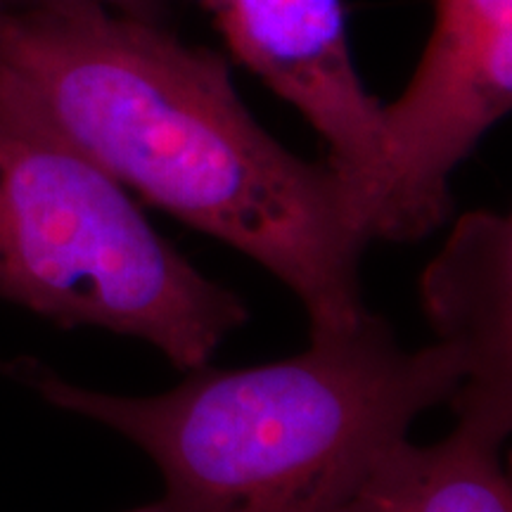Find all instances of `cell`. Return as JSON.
Here are the masks:
<instances>
[{
    "mask_svg": "<svg viewBox=\"0 0 512 512\" xmlns=\"http://www.w3.org/2000/svg\"><path fill=\"white\" fill-rule=\"evenodd\" d=\"M0 72L133 197L264 266L313 335L368 316L351 185L252 117L214 50L105 8L0 10Z\"/></svg>",
    "mask_w": 512,
    "mask_h": 512,
    "instance_id": "1",
    "label": "cell"
},
{
    "mask_svg": "<svg viewBox=\"0 0 512 512\" xmlns=\"http://www.w3.org/2000/svg\"><path fill=\"white\" fill-rule=\"evenodd\" d=\"M512 107V0H434L418 67L382 105L373 240L415 242L453 211L451 176Z\"/></svg>",
    "mask_w": 512,
    "mask_h": 512,
    "instance_id": "4",
    "label": "cell"
},
{
    "mask_svg": "<svg viewBox=\"0 0 512 512\" xmlns=\"http://www.w3.org/2000/svg\"><path fill=\"white\" fill-rule=\"evenodd\" d=\"M192 3H197V5H200V8H204L211 17H214L216 12L223 8V3H226V0H192Z\"/></svg>",
    "mask_w": 512,
    "mask_h": 512,
    "instance_id": "9",
    "label": "cell"
},
{
    "mask_svg": "<svg viewBox=\"0 0 512 512\" xmlns=\"http://www.w3.org/2000/svg\"><path fill=\"white\" fill-rule=\"evenodd\" d=\"M0 302L64 330L147 342L188 370L247 323L245 299L190 264L136 197L0 72Z\"/></svg>",
    "mask_w": 512,
    "mask_h": 512,
    "instance_id": "3",
    "label": "cell"
},
{
    "mask_svg": "<svg viewBox=\"0 0 512 512\" xmlns=\"http://www.w3.org/2000/svg\"><path fill=\"white\" fill-rule=\"evenodd\" d=\"M214 22L230 53L320 133L328 164L354 188L370 230L382 102L354 64L342 0H226Z\"/></svg>",
    "mask_w": 512,
    "mask_h": 512,
    "instance_id": "5",
    "label": "cell"
},
{
    "mask_svg": "<svg viewBox=\"0 0 512 512\" xmlns=\"http://www.w3.org/2000/svg\"><path fill=\"white\" fill-rule=\"evenodd\" d=\"M439 342L463 361L456 420L512 430V221L496 211L460 216L420 280Z\"/></svg>",
    "mask_w": 512,
    "mask_h": 512,
    "instance_id": "6",
    "label": "cell"
},
{
    "mask_svg": "<svg viewBox=\"0 0 512 512\" xmlns=\"http://www.w3.org/2000/svg\"><path fill=\"white\" fill-rule=\"evenodd\" d=\"M0 366L50 406L110 427L152 458L162 494L126 512H335L463 377L456 349L406 351L375 313L313 335L297 356L207 363L155 396L79 387L34 358Z\"/></svg>",
    "mask_w": 512,
    "mask_h": 512,
    "instance_id": "2",
    "label": "cell"
},
{
    "mask_svg": "<svg viewBox=\"0 0 512 512\" xmlns=\"http://www.w3.org/2000/svg\"><path fill=\"white\" fill-rule=\"evenodd\" d=\"M505 441L508 434L467 420L437 444L401 439L335 512H512Z\"/></svg>",
    "mask_w": 512,
    "mask_h": 512,
    "instance_id": "7",
    "label": "cell"
},
{
    "mask_svg": "<svg viewBox=\"0 0 512 512\" xmlns=\"http://www.w3.org/2000/svg\"><path fill=\"white\" fill-rule=\"evenodd\" d=\"M171 0H0L3 12L69 10V8H105L119 15H131L150 22H162Z\"/></svg>",
    "mask_w": 512,
    "mask_h": 512,
    "instance_id": "8",
    "label": "cell"
}]
</instances>
